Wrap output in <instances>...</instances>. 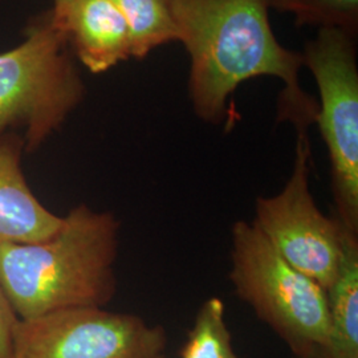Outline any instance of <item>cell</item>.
Here are the masks:
<instances>
[{"label":"cell","instance_id":"cell-1","mask_svg":"<svg viewBox=\"0 0 358 358\" xmlns=\"http://www.w3.org/2000/svg\"><path fill=\"white\" fill-rule=\"evenodd\" d=\"M179 40L192 59V109L213 125L230 115L229 99L244 81L260 76L284 84L278 120L296 133L315 124L319 103L300 85L301 52L282 47L269 23L267 0H169Z\"/></svg>","mask_w":358,"mask_h":358},{"label":"cell","instance_id":"cell-2","mask_svg":"<svg viewBox=\"0 0 358 358\" xmlns=\"http://www.w3.org/2000/svg\"><path fill=\"white\" fill-rule=\"evenodd\" d=\"M120 227L115 214L83 203L45 241L0 244V287L19 320L110 303Z\"/></svg>","mask_w":358,"mask_h":358},{"label":"cell","instance_id":"cell-3","mask_svg":"<svg viewBox=\"0 0 358 358\" xmlns=\"http://www.w3.org/2000/svg\"><path fill=\"white\" fill-rule=\"evenodd\" d=\"M84 96L69 44L51 11L29 22L23 43L0 53V137L23 129L27 153L40 149Z\"/></svg>","mask_w":358,"mask_h":358},{"label":"cell","instance_id":"cell-4","mask_svg":"<svg viewBox=\"0 0 358 358\" xmlns=\"http://www.w3.org/2000/svg\"><path fill=\"white\" fill-rule=\"evenodd\" d=\"M230 282L294 358L316 357L328 338V292L291 266L252 222L232 224Z\"/></svg>","mask_w":358,"mask_h":358},{"label":"cell","instance_id":"cell-5","mask_svg":"<svg viewBox=\"0 0 358 358\" xmlns=\"http://www.w3.org/2000/svg\"><path fill=\"white\" fill-rule=\"evenodd\" d=\"M304 66L320 94L319 125L327 145L337 219L358 235V65L355 36L320 28L306 44Z\"/></svg>","mask_w":358,"mask_h":358},{"label":"cell","instance_id":"cell-6","mask_svg":"<svg viewBox=\"0 0 358 358\" xmlns=\"http://www.w3.org/2000/svg\"><path fill=\"white\" fill-rule=\"evenodd\" d=\"M296 136L292 174L279 194L256 199L252 224L291 266L328 292L338 275L346 229L316 205L309 185L308 131Z\"/></svg>","mask_w":358,"mask_h":358},{"label":"cell","instance_id":"cell-7","mask_svg":"<svg viewBox=\"0 0 358 358\" xmlns=\"http://www.w3.org/2000/svg\"><path fill=\"white\" fill-rule=\"evenodd\" d=\"M164 327L103 307L66 308L19 320L13 358H165Z\"/></svg>","mask_w":358,"mask_h":358},{"label":"cell","instance_id":"cell-8","mask_svg":"<svg viewBox=\"0 0 358 358\" xmlns=\"http://www.w3.org/2000/svg\"><path fill=\"white\" fill-rule=\"evenodd\" d=\"M50 11L69 48L92 73L131 57L128 24L112 0H65Z\"/></svg>","mask_w":358,"mask_h":358},{"label":"cell","instance_id":"cell-9","mask_svg":"<svg viewBox=\"0 0 358 358\" xmlns=\"http://www.w3.org/2000/svg\"><path fill=\"white\" fill-rule=\"evenodd\" d=\"M24 143L16 134L0 137V244L36 243L51 238L63 224L43 205L22 167Z\"/></svg>","mask_w":358,"mask_h":358},{"label":"cell","instance_id":"cell-10","mask_svg":"<svg viewBox=\"0 0 358 358\" xmlns=\"http://www.w3.org/2000/svg\"><path fill=\"white\" fill-rule=\"evenodd\" d=\"M329 331L315 358H358V241L345 230L338 275L328 289Z\"/></svg>","mask_w":358,"mask_h":358},{"label":"cell","instance_id":"cell-11","mask_svg":"<svg viewBox=\"0 0 358 358\" xmlns=\"http://www.w3.org/2000/svg\"><path fill=\"white\" fill-rule=\"evenodd\" d=\"M128 24L131 57L143 59L159 45L178 41L169 0H112Z\"/></svg>","mask_w":358,"mask_h":358},{"label":"cell","instance_id":"cell-12","mask_svg":"<svg viewBox=\"0 0 358 358\" xmlns=\"http://www.w3.org/2000/svg\"><path fill=\"white\" fill-rule=\"evenodd\" d=\"M180 358H242L232 348L222 299L210 297L199 308Z\"/></svg>","mask_w":358,"mask_h":358},{"label":"cell","instance_id":"cell-13","mask_svg":"<svg viewBox=\"0 0 358 358\" xmlns=\"http://www.w3.org/2000/svg\"><path fill=\"white\" fill-rule=\"evenodd\" d=\"M269 8L292 13L297 27L338 28L356 36L358 0H267Z\"/></svg>","mask_w":358,"mask_h":358},{"label":"cell","instance_id":"cell-14","mask_svg":"<svg viewBox=\"0 0 358 358\" xmlns=\"http://www.w3.org/2000/svg\"><path fill=\"white\" fill-rule=\"evenodd\" d=\"M19 317L0 287V358H13V338Z\"/></svg>","mask_w":358,"mask_h":358},{"label":"cell","instance_id":"cell-15","mask_svg":"<svg viewBox=\"0 0 358 358\" xmlns=\"http://www.w3.org/2000/svg\"><path fill=\"white\" fill-rule=\"evenodd\" d=\"M65 0H53V7H56V6H60V4H63Z\"/></svg>","mask_w":358,"mask_h":358}]
</instances>
